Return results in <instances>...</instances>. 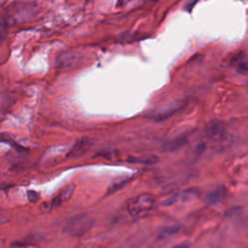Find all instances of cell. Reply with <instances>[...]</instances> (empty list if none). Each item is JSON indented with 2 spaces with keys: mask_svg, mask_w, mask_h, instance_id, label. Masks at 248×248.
<instances>
[{
  "mask_svg": "<svg viewBox=\"0 0 248 248\" xmlns=\"http://www.w3.org/2000/svg\"><path fill=\"white\" fill-rule=\"evenodd\" d=\"M155 205V199L151 194H140L127 201L126 208L134 218H140L148 214Z\"/></svg>",
  "mask_w": 248,
  "mask_h": 248,
  "instance_id": "cell-1",
  "label": "cell"
},
{
  "mask_svg": "<svg viewBox=\"0 0 248 248\" xmlns=\"http://www.w3.org/2000/svg\"><path fill=\"white\" fill-rule=\"evenodd\" d=\"M94 225L91 216L85 213L78 214L68 220L64 227V232L71 236H81L85 234Z\"/></svg>",
  "mask_w": 248,
  "mask_h": 248,
  "instance_id": "cell-2",
  "label": "cell"
},
{
  "mask_svg": "<svg viewBox=\"0 0 248 248\" xmlns=\"http://www.w3.org/2000/svg\"><path fill=\"white\" fill-rule=\"evenodd\" d=\"M34 11V7L29 4H17L11 6L3 16L8 23H18L28 20Z\"/></svg>",
  "mask_w": 248,
  "mask_h": 248,
  "instance_id": "cell-3",
  "label": "cell"
},
{
  "mask_svg": "<svg viewBox=\"0 0 248 248\" xmlns=\"http://www.w3.org/2000/svg\"><path fill=\"white\" fill-rule=\"evenodd\" d=\"M74 191H75V185L73 184L62 188L50 201H48L44 204V209L46 211H50L56 208L57 206H60L62 203L67 202L72 197Z\"/></svg>",
  "mask_w": 248,
  "mask_h": 248,
  "instance_id": "cell-4",
  "label": "cell"
},
{
  "mask_svg": "<svg viewBox=\"0 0 248 248\" xmlns=\"http://www.w3.org/2000/svg\"><path fill=\"white\" fill-rule=\"evenodd\" d=\"M226 196V189L222 186L215 188L211 192H209L205 197V202L208 205H215L221 202Z\"/></svg>",
  "mask_w": 248,
  "mask_h": 248,
  "instance_id": "cell-5",
  "label": "cell"
},
{
  "mask_svg": "<svg viewBox=\"0 0 248 248\" xmlns=\"http://www.w3.org/2000/svg\"><path fill=\"white\" fill-rule=\"evenodd\" d=\"M232 62L239 71H248V57L244 52H238L235 56H233Z\"/></svg>",
  "mask_w": 248,
  "mask_h": 248,
  "instance_id": "cell-6",
  "label": "cell"
},
{
  "mask_svg": "<svg viewBox=\"0 0 248 248\" xmlns=\"http://www.w3.org/2000/svg\"><path fill=\"white\" fill-rule=\"evenodd\" d=\"M185 143H186V140L183 138H179V139L166 142L164 145V150L165 151H174V150L180 148L181 146H183Z\"/></svg>",
  "mask_w": 248,
  "mask_h": 248,
  "instance_id": "cell-7",
  "label": "cell"
},
{
  "mask_svg": "<svg viewBox=\"0 0 248 248\" xmlns=\"http://www.w3.org/2000/svg\"><path fill=\"white\" fill-rule=\"evenodd\" d=\"M178 227H175V226H170V227H165L163 228L159 233H158V238L160 239H163V238H166V237H169L174 233L177 232L178 231Z\"/></svg>",
  "mask_w": 248,
  "mask_h": 248,
  "instance_id": "cell-8",
  "label": "cell"
},
{
  "mask_svg": "<svg viewBox=\"0 0 248 248\" xmlns=\"http://www.w3.org/2000/svg\"><path fill=\"white\" fill-rule=\"evenodd\" d=\"M8 21L6 20V18L4 17L3 15L0 16V44L2 43V41L4 40V37L6 35L7 32V28H8Z\"/></svg>",
  "mask_w": 248,
  "mask_h": 248,
  "instance_id": "cell-9",
  "label": "cell"
},
{
  "mask_svg": "<svg viewBox=\"0 0 248 248\" xmlns=\"http://www.w3.org/2000/svg\"><path fill=\"white\" fill-rule=\"evenodd\" d=\"M27 198H28L29 202H36L39 201L40 195H39L38 192H36V191H34V190H29V191L27 192Z\"/></svg>",
  "mask_w": 248,
  "mask_h": 248,
  "instance_id": "cell-10",
  "label": "cell"
},
{
  "mask_svg": "<svg viewBox=\"0 0 248 248\" xmlns=\"http://www.w3.org/2000/svg\"><path fill=\"white\" fill-rule=\"evenodd\" d=\"M171 248H190V243L189 242H181L179 244L172 246Z\"/></svg>",
  "mask_w": 248,
  "mask_h": 248,
  "instance_id": "cell-11",
  "label": "cell"
}]
</instances>
